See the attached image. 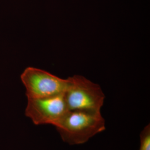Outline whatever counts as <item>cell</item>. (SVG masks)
Masks as SVG:
<instances>
[{
	"instance_id": "3957f363",
	"label": "cell",
	"mask_w": 150,
	"mask_h": 150,
	"mask_svg": "<svg viewBox=\"0 0 150 150\" xmlns=\"http://www.w3.org/2000/svg\"><path fill=\"white\" fill-rule=\"evenodd\" d=\"M21 79L28 98H41L64 93L69 79H62L46 71L28 67L23 71Z\"/></svg>"
},
{
	"instance_id": "5b68a950",
	"label": "cell",
	"mask_w": 150,
	"mask_h": 150,
	"mask_svg": "<svg viewBox=\"0 0 150 150\" xmlns=\"http://www.w3.org/2000/svg\"><path fill=\"white\" fill-rule=\"evenodd\" d=\"M139 150H150V125L146 126L140 134Z\"/></svg>"
},
{
	"instance_id": "7a4b0ae2",
	"label": "cell",
	"mask_w": 150,
	"mask_h": 150,
	"mask_svg": "<svg viewBox=\"0 0 150 150\" xmlns=\"http://www.w3.org/2000/svg\"><path fill=\"white\" fill-rule=\"evenodd\" d=\"M69 79V85L64 94L69 111H101L105 95L100 86L81 75Z\"/></svg>"
},
{
	"instance_id": "6da1fadb",
	"label": "cell",
	"mask_w": 150,
	"mask_h": 150,
	"mask_svg": "<svg viewBox=\"0 0 150 150\" xmlns=\"http://www.w3.org/2000/svg\"><path fill=\"white\" fill-rule=\"evenodd\" d=\"M56 128L64 142L79 145L104 131L106 125L101 111L73 110L69 111Z\"/></svg>"
},
{
	"instance_id": "277c9868",
	"label": "cell",
	"mask_w": 150,
	"mask_h": 150,
	"mask_svg": "<svg viewBox=\"0 0 150 150\" xmlns=\"http://www.w3.org/2000/svg\"><path fill=\"white\" fill-rule=\"evenodd\" d=\"M64 93L41 98H28L25 115L36 125L56 127L69 112Z\"/></svg>"
}]
</instances>
